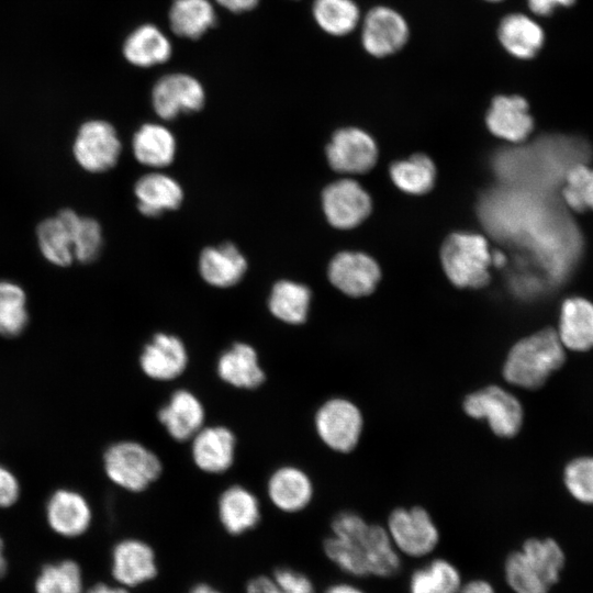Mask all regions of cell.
<instances>
[{"label": "cell", "mask_w": 593, "mask_h": 593, "mask_svg": "<svg viewBox=\"0 0 593 593\" xmlns=\"http://www.w3.org/2000/svg\"><path fill=\"white\" fill-rule=\"evenodd\" d=\"M458 593H496V591L486 579L475 578L463 582Z\"/></svg>", "instance_id": "bcb514c9"}, {"label": "cell", "mask_w": 593, "mask_h": 593, "mask_svg": "<svg viewBox=\"0 0 593 593\" xmlns=\"http://www.w3.org/2000/svg\"><path fill=\"white\" fill-rule=\"evenodd\" d=\"M215 369L224 383L240 390H255L266 379L257 350L244 342L234 343L224 350L216 360Z\"/></svg>", "instance_id": "603a6c76"}, {"label": "cell", "mask_w": 593, "mask_h": 593, "mask_svg": "<svg viewBox=\"0 0 593 593\" xmlns=\"http://www.w3.org/2000/svg\"><path fill=\"white\" fill-rule=\"evenodd\" d=\"M562 345L575 351L593 347V304L583 298H570L561 306L559 332Z\"/></svg>", "instance_id": "83f0119b"}, {"label": "cell", "mask_w": 593, "mask_h": 593, "mask_svg": "<svg viewBox=\"0 0 593 593\" xmlns=\"http://www.w3.org/2000/svg\"><path fill=\"white\" fill-rule=\"evenodd\" d=\"M190 441L193 463L202 472L221 474L232 468L236 455V436L227 426L204 425Z\"/></svg>", "instance_id": "5bb4252c"}, {"label": "cell", "mask_w": 593, "mask_h": 593, "mask_svg": "<svg viewBox=\"0 0 593 593\" xmlns=\"http://www.w3.org/2000/svg\"><path fill=\"white\" fill-rule=\"evenodd\" d=\"M387 532L395 549L402 556L424 558L435 551L439 544V530L432 516L419 506L399 507L388 518Z\"/></svg>", "instance_id": "8992f818"}, {"label": "cell", "mask_w": 593, "mask_h": 593, "mask_svg": "<svg viewBox=\"0 0 593 593\" xmlns=\"http://www.w3.org/2000/svg\"><path fill=\"white\" fill-rule=\"evenodd\" d=\"M138 363L147 378L169 382L186 371L189 363L188 349L177 335L159 332L144 345Z\"/></svg>", "instance_id": "4fadbf2b"}, {"label": "cell", "mask_w": 593, "mask_h": 593, "mask_svg": "<svg viewBox=\"0 0 593 593\" xmlns=\"http://www.w3.org/2000/svg\"><path fill=\"white\" fill-rule=\"evenodd\" d=\"M563 345L552 329H544L517 342L503 365L504 379L525 389H536L561 367Z\"/></svg>", "instance_id": "7a4b0ae2"}, {"label": "cell", "mask_w": 593, "mask_h": 593, "mask_svg": "<svg viewBox=\"0 0 593 593\" xmlns=\"http://www.w3.org/2000/svg\"><path fill=\"white\" fill-rule=\"evenodd\" d=\"M217 518L226 534L242 536L255 529L261 519L258 497L246 486H227L217 500Z\"/></svg>", "instance_id": "d6986e66"}, {"label": "cell", "mask_w": 593, "mask_h": 593, "mask_svg": "<svg viewBox=\"0 0 593 593\" xmlns=\"http://www.w3.org/2000/svg\"><path fill=\"white\" fill-rule=\"evenodd\" d=\"M331 530L323 541V552L345 574L387 579L401 570V555L384 527L345 511L333 518Z\"/></svg>", "instance_id": "6da1fadb"}, {"label": "cell", "mask_w": 593, "mask_h": 593, "mask_svg": "<svg viewBox=\"0 0 593 593\" xmlns=\"http://www.w3.org/2000/svg\"><path fill=\"white\" fill-rule=\"evenodd\" d=\"M564 483L574 499L593 504V458L582 457L572 460L566 467Z\"/></svg>", "instance_id": "60d3db41"}, {"label": "cell", "mask_w": 593, "mask_h": 593, "mask_svg": "<svg viewBox=\"0 0 593 593\" xmlns=\"http://www.w3.org/2000/svg\"><path fill=\"white\" fill-rule=\"evenodd\" d=\"M187 593H224L217 586L208 582H198L193 584Z\"/></svg>", "instance_id": "f907efd6"}, {"label": "cell", "mask_w": 593, "mask_h": 593, "mask_svg": "<svg viewBox=\"0 0 593 593\" xmlns=\"http://www.w3.org/2000/svg\"><path fill=\"white\" fill-rule=\"evenodd\" d=\"M22 486L18 475L0 462V510L14 506L21 497Z\"/></svg>", "instance_id": "7bdbcfd3"}, {"label": "cell", "mask_w": 593, "mask_h": 593, "mask_svg": "<svg viewBox=\"0 0 593 593\" xmlns=\"http://www.w3.org/2000/svg\"><path fill=\"white\" fill-rule=\"evenodd\" d=\"M331 167L339 172H363L377 159V146L369 134L356 127H346L334 133L326 147Z\"/></svg>", "instance_id": "2e32d148"}, {"label": "cell", "mask_w": 593, "mask_h": 593, "mask_svg": "<svg viewBox=\"0 0 593 593\" xmlns=\"http://www.w3.org/2000/svg\"><path fill=\"white\" fill-rule=\"evenodd\" d=\"M9 563L4 553V540L0 535V580L8 573Z\"/></svg>", "instance_id": "816d5d0a"}, {"label": "cell", "mask_w": 593, "mask_h": 593, "mask_svg": "<svg viewBox=\"0 0 593 593\" xmlns=\"http://www.w3.org/2000/svg\"><path fill=\"white\" fill-rule=\"evenodd\" d=\"M485 122L491 133L511 142L525 139L534 127L528 102L518 94L495 96L486 112Z\"/></svg>", "instance_id": "7402d4cb"}, {"label": "cell", "mask_w": 593, "mask_h": 593, "mask_svg": "<svg viewBox=\"0 0 593 593\" xmlns=\"http://www.w3.org/2000/svg\"><path fill=\"white\" fill-rule=\"evenodd\" d=\"M30 323L27 295L16 282L0 280V336H21Z\"/></svg>", "instance_id": "e575fe53"}, {"label": "cell", "mask_w": 593, "mask_h": 593, "mask_svg": "<svg viewBox=\"0 0 593 593\" xmlns=\"http://www.w3.org/2000/svg\"><path fill=\"white\" fill-rule=\"evenodd\" d=\"M482 1L488 2V3H501L504 0H482Z\"/></svg>", "instance_id": "f5cc1de1"}, {"label": "cell", "mask_w": 593, "mask_h": 593, "mask_svg": "<svg viewBox=\"0 0 593 593\" xmlns=\"http://www.w3.org/2000/svg\"><path fill=\"white\" fill-rule=\"evenodd\" d=\"M245 593H283L271 575L258 574L250 578L245 585Z\"/></svg>", "instance_id": "ee69618b"}, {"label": "cell", "mask_w": 593, "mask_h": 593, "mask_svg": "<svg viewBox=\"0 0 593 593\" xmlns=\"http://www.w3.org/2000/svg\"><path fill=\"white\" fill-rule=\"evenodd\" d=\"M222 8L234 12L242 13L256 8L260 0H215Z\"/></svg>", "instance_id": "7dc6e473"}, {"label": "cell", "mask_w": 593, "mask_h": 593, "mask_svg": "<svg viewBox=\"0 0 593 593\" xmlns=\"http://www.w3.org/2000/svg\"><path fill=\"white\" fill-rule=\"evenodd\" d=\"M205 92L201 82L191 75L174 72L160 77L152 90V104L163 120H172L181 113L201 110Z\"/></svg>", "instance_id": "7c38bea8"}, {"label": "cell", "mask_w": 593, "mask_h": 593, "mask_svg": "<svg viewBox=\"0 0 593 593\" xmlns=\"http://www.w3.org/2000/svg\"><path fill=\"white\" fill-rule=\"evenodd\" d=\"M328 278L344 293L362 296L374 290L380 269L377 262L365 254L344 251L332 259Z\"/></svg>", "instance_id": "ac0fdd59"}, {"label": "cell", "mask_w": 593, "mask_h": 593, "mask_svg": "<svg viewBox=\"0 0 593 593\" xmlns=\"http://www.w3.org/2000/svg\"><path fill=\"white\" fill-rule=\"evenodd\" d=\"M358 31L362 51L374 59L396 55L411 38V26L405 15L394 7L382 3L362 13Z\"/></svg>", "instance_id": "5b68a950"}, {"label": "cell", "mask_w": 593, "mask_h": 593, "mask_svg": "<svg viewBox=\"0 0 593 593\" xmlns=\"http://www.w3.org/2000/svg\"><path fill=\"white\" fill-rule=\"evenodd\" d=\"M159 423L176 441H189L204 426L205 409L188 389L174 391L157 413Z\"/></svg>", "instance_id": "e0dca14e"}, {"label": "cell", "mask_w": 593, "mask_h": 593, "mask_svg": "<svg viewBox=\"0 0 593 593\" xmlns=\"http://www.w3.org/2000/svg\"><path fill=\"white\" fill-rule=\"evenodd\" d=\"M45 522L57 536L75 539L86 535L93 522L88 497L77 489L60 486L51 492L44 506Z\"/></svg>", "instance_id": "8fae6325"}, {"label": "cell", "mask_w": 593, "mask_h": 593, "mask_svg": "<svg viewBox=\"0 0 593 593\" xmlns=\"http://www.w3.org/2000/svg\"><path fill=\"white\" fill-rule=\"evenodd\" d=\"M266 489L271 504L287 514L303 511L313 497V484L310 477L292 465L275 469L267 480Z\"/></svg>", "instance_id": "ffe728a7"}, {"label": "cell", "mask_w": 593, "mask_h": 593, "mask_svg": "<svg viewBox=\"0 0 593 593\" xmlns=\"http://www.w3.org/2000/svg\"><path fill=\"white\" fill-rule=\"evenodd\" d=\"M122 51L131 65L147 68L166 63L172 54V46L158 26L147 23L128 34Z\"/></svg>", "instance_id": "484cf974"}, {"label": "cell", "mask_w": 593, "mask_h": 593, "mask_svg": "<svg viewBox=\"0 0 593 593\" xmlns=\"http://www.w3.org/2000/svg\"><path fill=\"white\" fill-rule=\"evenodd\" d=\"M519 550L550 588L560 580L566 559L556 540L529 538L524 541Z\"/></svg>", "instance_id": "d590c367"}, {"label": "cell", "mask_w": 593, "mask_h": 593, "mask_svg": "<svg viewBox=\"0 0 593 593\" xmlns=\"http://www.w3.org/2000/svg\"><path fill=\"white\" fill-rule=\"evenodd\" d=\"M158 573L156 551L146 540L126 537L113 545L110 552V574L114 583L132 591L150 583Z\"/></svg>", "instance_id": "9c48e42d"}, {"label": "cell", "mask_w": 593, "mask_h": 593, "mask_svg": "<svg viewBox=\"0 0 593 593\" xmlns=\"http://www.w3.org/2000/svg\"><path fill=\"white\" fill-rule=\"evenodd\" d=\"M34 593H86L83 573L74 559H60L42 566L34 580Z\"/></svg>", "instance_id": "836d02e7"}, {"label": "cell", "mask_w": 593, "mask_h": 593, "mask_svg": "<svg viewBox=\"0 0 593 593\" xmlns=\"http://www.w3.org/2000/svg\"><path fill=\"white\" fill-rule=\"evenodd\" d=\"M327 221L338 228H351L367 217L371 209L368 193L354 180L343 179L322 193Z\"/></svg>", "instance_id": "9a60e30c"}, {"label": "cell", "mask_w": 593, "mask_h": 593, "mask_svg": "<svg viewBox=\"0 0 593 593\" xmlns=\"http://www.w3.org/2000/svg\"><path fill=\"white\" fill-rule=\"evenodd\" d=\"M121 148L114 126L104 120L96 119L79 126L71 152L74 159L83 170L101 174L116 165Z\"/></svg>", "instance_id": "52a82bcc"}, {"label": "cell", "mask_w": 593, "mask_h": 593, "mask_svg": "<svg viewBox=\"0 0 593 593\" xmlns=\"http://www.w3.org/2000/svg\"><path fill=\"white\" fill-rule=\"evenodd\" d=\"M133 154L142 165L163 168L170 165L176 155V138L164 125L143 124L132 139Z\"/></svg>", "instance_id": "f1b7e54d"}, {"label": "cell", "mask_w": 593, "mask_h": 593, "mask_svg": "<svg viewBox=\"0 0 593 593\" xmlns=\"http://www.w3.org/2000/svg\"><path fill=\"white\" fill-rule=\"evenodd\" d=\"M36 242L42 256L49 264L63 268L75 261L71 227L66 209L38 223Z\"/></svg>", "instance_id": "4316f807"}, {"label": "cell", "mask_w": 593, "mask_h": 593, "mask_svg": "<svg viewBox=\"0 0 593 593\" xmlns=\"http://www.w3.org/2000/svg\"><path fill=\"white\" fill-rule=\"evenodd\" d=\"M271 577L283 593H316L313 580L292 567L279 566L272 571Z\"/></svg>", "instance_id": "b9f144b4"}, {"label": "cell", "mask_w": 593, "mask_h": 593, "mask_svg": "<svg viewBox=\"0 0 593 593\" xmlns=\"http://www.w3.org/2000/svg\"><path fill=\"white\" fill-rule=\"evenodd\" d=\"M393 182L403 191L413 194L427 192L435 180V166L425 155L417 154L391 166Z\"/></svg>", "instance_id": "8d00e7d4"}, {"label": "cell", "mask_w": 593, "mask_h": 593, "mask_svg": "<svg viewBox=\"0 0 593 593\" xmlns=\"http://www.w3.org/2000/svg\"><path fill=\"white\" fill-rule=\"evenodd\" d=\"M71 227L75 260L90 264L99 256L103 236L99 222L89 216L79 215L72 209H66Z\"/></svg>", "instance_id": "74e56055"}, {"label": "cell", "mask_w": 593, "mask_h": 593, "mask_svg": "<svg viewBox=\"0 0 593 593\" xmlns=\"http://www.w3.org/2000/svg\"><path fill=\"white\" fill-rule=\"evenodd\" d=\"M503 572L507 586L514 593H548L551 589L519 549L507 555Z\"/></svg>", "instance_id": "f35d334b"}, {"label": "cell", "mask_w": 593, "mask_h": 593, "mask_svg": "<svg viewBox=\"0 0 593 593\" xmlns=\"http://www.w3.org/2000/svg\"><path fill=\"white\" fill-rule=\"evenodd\" d=\"M134 193L138 211L148 217L178 209L183 199L181 186L170 176L160 172L142 176L134 186Z\"/></svg>", "instance_id": "d4e9b609"}, {"label": "cell", "mask_w": 593, "mask_h": 593, "mask_svg": "<svg viewBox=\"0 0 593 593\" xmlns=\"http://www.w3.org/2000/svg\"><path fill=\"white\" fill-rule=\"evenodd\" d=\"M311 12L317 27L333 37L355 33L363 13L356 0H313Z\"/></svg>", "instance_id": "f546056e"}, {"label": "cell", "mask_w": 593, "mask_h": 593, "mask_svg": "<svg viewBox=\"0 0 593 593\" xmlns=\"http://www.w3.org/2000/svg\"><path fill=\"white\" fill-rule=\"evenodd\" d=\"M496 38L510 56L528 60L536 57L542 48L545 32L532 16L522 12H511L500 19Z\"/></svg>", "instance_id": "44dd1931"}, {"label": "cell", "mask_w": 593, "mask_h": 593, "mask_svg": "<svg viewBox=\"0 0 593 593\" xmlns=\"http://www.w3.org/2000/svg\"><path fill=\"white\" fill-rule=\"evenodd\" d=\"M575 0H526L529 11L537 16H548L558 7H570Z\"/></svg>", "instance_id": "f6af8a7d"}, {"label": "cell", "mask_w": 593, "mask_h": 593, "mask_svg": "<svg viewBox=\"0 0 593 593\" xmlns=\"http://www.w3.org/2000/svg\"><path fill=\"white\" fill-rule=\"evenodd\" d=\"M86 593H131V590L116 583L99 582L88 588Z\"/></svg>", "instance_id": "c3c4849f"}, {"label": "cell", "mask_w": 593, "mask_h": 593, "mask_svg": "<svg viewBox=\"0 0 593 593\" xmlns=\"http://www.w3.org/2000/svg\"><path fill=\"white\" fill-rule=\"evenodd\" d=\"M462 584V574L454 562L434 558L411 573L407 590L409 593H458Z\"/></svg>", "instance_id": "4dcf8cb0"}, {"label": "cell", "mask_w": 593, "mask_h": 593, "mask_svg": "<svg viewBox=\"0 0 593 593\" xmlns=\"http://www.w3.org/2000/svg\"><path fill=\"white\" fill-rule=\"evenodd\" d=\"M311 302L310 289L290 280H279L268 298V310L273 317L290 325L306 321Z\"/></svg>", "instance_id": "1f68e13d"}, {"label": "cell", "mask_w": 593, "mask_h": 593, "mask_svg": "<svg viewBox=\"0 0 593 593\" xmlns=\"http://www.w3.org/2000/svg\"><path fill=\"white\" fill-rule=\"evenodd\" d=\"M314 425L320 439L328 448L339 452H348L359 441L362 416L354 403L335 398L318 407Z\"/></svg>", "instance_id": "30bf717a"}, {"label": "cell", "mask_w": 593, "mask_h": 593, "mask_svg": "<svg viewBox=\"0 0 593 593\" xmlns=\"http://www.w3.org/2000/svg\"><path fill=\"white\" fill-rule=\"evenodd\" d=\"M323 593H366L358 585L350 582H335L329 584Z\"/></svg>", "instance_id": "681fc988"}, {"label": "cell", "mask_w": 593, "mask_h": 593, "mask_svg": "<svg viewBox=\"0 0 593 593\" xmlns=\"http://www.w3.org/2000/svg\"><path fill=\"white\" fill-rule=\"evenodd\" d=\"M441 262L458 287L481 288L490 280L492 256L485 238L478 234H451L441 247Z\"/></svg>", "instance_id": "277c9868"}, {"label": "cell", "mask_w": 593, "mask_h": 593, "mask_svg": "<svg viewBox=\"0 0 593 593\" xmlns=\"http://www.w3.org/2000/svg\"><path fill=\"white\" fill-rule=\"evenodd\" d=\"M465 412L473 418H483L500 437L516 435L523 423L519 401L497 385H489L469 394L463 401Z\"/></svg>", "instance_id": "ba28073f"}, {"label": "cell", "mask_w": 593, "mask_h": 593, "mask_svg": "<svg viewBox=\"0 0 593 593\" xmlns=\"http://www.w3.org/2000/svg\"><path fill=\"white\" fill-rule=\"evenodd\" d=\"M102 468L108 480L118 488L141 493L158 480L163 462L144 444L122 439L110 444L102 455Z\"/></svg>", "instance_id": "3957f363"}, {"label": "cell", "mask_w": 593, "mask_h": 593, "mask_svg": "<svg viewBox=\"0 0 593 593\" xmlns=\"http://www.w3.org/2000/svg\"><path fill=\"white\" fill-rule=\"evenodd\" d=\"M247 270V260L240 250L230 242L204 248L199 257V272L202 279L216 288L235 286Z\"/></svg>", "instance_id": "cb8c5ba5"}, {"label": "cell", "mask_w": 593, "mask_h": 593, "mask_svg": "<svg viewBox=\"0 0 593 593\" xmlns=\"http://www.w3.org/2000/svg\"><path fill=\"white\" fill-rule=\"evenodd\" d=\"M168 19L176 35L195 40L214 26L216 14L209 0H174Z\"/></svg>", "instance_id": "d6a6232c"}, {"label": "cell", "mask_w": 593, "mask_h": 593, "mask_svg": "<svg viewBox=\"0 0 593 593\" xmlns=\"http://www.w3.org/2000/svg\"><path fill=\"white\" fill-rule=\"evenodd\" d=\"M562 195L572 210L593 211V169L584 165L571 167L566 175Z\"/></svg>", "instance_id": "ab89813d"}]
</instances>
